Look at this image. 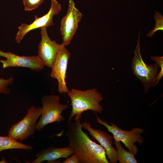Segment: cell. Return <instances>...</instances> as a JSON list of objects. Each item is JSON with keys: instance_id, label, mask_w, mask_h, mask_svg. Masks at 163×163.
Returning a JSON list of instances; mask_svg holds the SVG:
<instances>
[{"instance_id": "cell-2", "label": "cell", "mask_w": 163, "mask_h": 163, "mask_svg": "<svg viewBox=\"0 0 163 163\" xmlns=\"http://www.w3.org/2000/svg\"><path fill=\"white\" fill-rule=\"evenodd\" d=\"M67 94L71 100L72 106L67 122L71 121L74 117L75 120H80L82 113L88 110L97 113H102L103 108L100 103L103 98L97 89L82 91L72 88Z\"/></svg>"}, {"instance_id": "cell-10", "label": "cell", "mask_w": 163, "mask_h": 163, "mask_svg": "<svg viewBox=\"0 0 163 163\" xmlns=\"http://www.w3.org/2000/svg\"><path fill=\"white\" fill-rule=\"evenodd\" d=\"M59 51L50 74L51 77L56 79L58 82V91L59 93H67L69 90L65 81L66 73L70 53L62 45Z\"/></svg>"}, {"instance_id": "cell-16", "label": "cell", "mask_w": 163, "mask_h": 163, "mask_svg": "<svg viewBox=\"0 0 163 163\" xmlns=\"http://www.w3.org/2000/svg\"><path fill=\"white\" fill-rule=\"evenodd\" d=\"M154 15L155 25L154 28L147 35V36L152 37L154 33L158 30H163V16L160 13L155 11Z\"/></svg>"}, {"instance_id": "cell-9", "label": "cell", "mask_w": 163, "mask_h": 163, "mask_svg": "<svg viewBox=\"0 0 163 163\" xmlns=\"http://www.w3.org/2000/svg\"><path fill=\"white\" fill-rule=\"evenodd\" d=\"M0 56L6 58L5 60L0 59V63L4 69L10 67H22L39 72L42 70L45 66L38 55L19 56L10 52H5L0 50Z\"/></svg>"}, {"instance_id": "cell-1", "label": "cell", "mask_w": 163, "mask_h": 163, "mask_svg": "<svg viewBox=\"0 0 163 163\" xmlns=\"http://www.w3.org/2000/svg\"><path fill=\"white\" fill-rule=\"evenodd\" d=\"M80 120L67 122L65 132L69 146L78 155L79 163H109L105 150L82 130Z\"/></svg>"}, {"instance_id": "cell-14", "label": "cell", "mask_w": 163, "mask_h": 163, "mask_svg": "<svg viewBox=\"0 0 163 163\" xmlns=\"http://www.w3.org/2000/svg\"><path fill=\"white\" fill-rule=\"evenodd\" d=\"M14 149H21L28 150H32L33 147L18 142L8 136H0V152L6 150Z\"/></svg>"}, {"instance_id": "cell-19", "label": "cell", "mask_w": 163, "mask_h": 163, "mask_svg": "<svg viewBox=\"0 0 163 163\" xmlns=\"http://www.w3.org/2000/svg\"><path fill=\"white\" fill-rule=\"evenodd\" d=\"M62 163H79V158L78 154L75 152L69 157L66 158Z\"/></svg>"}, {"instance_id": "cell-17", "label": "cell", "mask_w": 163, "mask_h": 163, "mask_svg": "<svg viewBox=\"0 0 163 163\" xmlns=\"http://www.w3.org/2000/svg\"><path fill=\"white\" fill-rule=\"evenodd\" d=\"M14 81V78L12 77L7 79L0 78V94H9L11 92V90L8 86L12 84Z\"/></svg>"}, {"instance_id": "cell-6", "label": "cell", "mask_w": 163, "mask_h": 163, "mask_svg": "<svg viewBox=\"0 0 163 163\" xmlns=\"http://www.w3.org/2000/svg\"><path fill=\"white\" fill-rule=\"evenodd\" d=\"M94 113L96 116L97 123L106 127L108 131L113 135V137L122 142L129 152L135 155L137 154L138 149L134 143L138 142L140 145L143 143L144 138L141 135L144 132L143 129L134 127L131 131L124 130L113 123H110L111 125H109L107 121H102Z\"/></svg>"}, {"instance_id": "cell-11", "label": "cell", "mask_w": 163, "mask_h": 163, "mask_svg": "<svg viewBox=\"0 0 163 163\" xmlns=\"http://www.w3.org/2000/svg\"><path fill=\"white\" fill-rule=\"evenodd\" d=\"M46 28L43 27L40 28L41 40L38 46V56L45 66L52 68L62 45L58 44L54 40H51L47 33Z\"/></svg>"}, {"instance_id": "cell-18", "label": "cell", "mask_w": 163, "mask_h": 163, "mask_svg": "<svg viewBox=\"0 0 163 163\" xmlns=\"http://www.w3.org/2000/svg\"><path fill=\"white\" fill-rule=\"evenodd\" d=\"M45 0H22L23 3L25 11H31L42 4Z\"/></svg>"}, {"instance_id": "cell-13", "label": "cell", "mask_w": 163, "mask_h": 163, "mask_svg": "<svg viewBox=\"0 0 163 163\" xmlns=\"http://www.w3.org/2000/svg\"><path fill=\"white\" fill-rule=\"evenodd\" d=\"M69 146L58 148L50 146L46 149L41 150L37 155L36 159L31 163H41L44 161L50 162L60 158H67L75 153Z\"/></svg>"}, {"instance_id": "cell-12", "label": "cell", "mask_w": 163, "mask_h": 163, "mask_svg": "<svg viewBox=\"0 0 163 163\" xmlns=\"http://www.w3.org/2000/svg\"><path fill=\"white\" fill-rule=\"evenodd\" d=\"M81 125L82 128L87 130L92 137L99 142L104 149L110 162L117 163V151L113 146V137L104 131L93 129L89 123L85 122L81 123Z\"/></svg>"}, {"instance_id": "cell-4", "label": "cell", "mask_w": 163, "mask_h": 163, "mask_svg": "<svg viewBox=\"0 0 163 163\" xmlns=\"http://www.w3.org/2000/svg\"><path fill=\"white\" fill-rule=\"evenodd\" d=\"M41 103L42 113L37 123L36 130L40 132L49 123L55 122L60 123L65 120L66 118L62 115V113L69 106L60 103V97L59 95H44L42 98Z\"/></svg>"}, {"instance_id": "cell-7", "label": "cell", "mask_w": 163, "mask_h": 163, "mask_svg": "<svg viewBox=\"0 0 163 163\" xmlns=\"http://www.w3.org/2000/svg\"><path fill=\"white\" fill-rule=\"evenodd\" d=\"M82 14L75 6L73 0H69L66 14L62 19L60 30L63 42L61 44L65 46L70 43L81 21Z\"/></svg>"}, {"instance_id": "cell-15", "label": "cell", "mask_w": 163, "mask_h": 163, "mask_svg": "<svg viewBox=\"0 0 163 163\" xmlns=\"http://www.w3.org/2000/svg\"><path fill=\"white\" fill-rule=\"evenodd\" d=\"M117 149L118 161L119 163H137L135 155L126 151L122 146L120 141L113 137Z\"/></svg>"}, {"instance_id": "cell-8", "label": "cell", "mask_w": 163, "mask_h": 163, "mask_svg": "<svg viewBox=\"0 0 163 163\" xmlns=\"http://www.w3.org/2000/svg\"><path fill=\"white\" fill-rule=\"evenodd\" d=\"M61 5L56 0H51L50 8L48 12L44 16L38 18L35 16L34 21L30 24L22 23L18 27V30L15 38V42L20 43L25 35L32 30L43 27L54 25L53 18L61 11Z\"/></svg>"}, {"instance_id": "cell-5", "label": "cell", "mask_w": 163, "mask_h": 163, "mask_svg": "<svg viewBox=\"0 0 163 163\" xmlns=\"http://www.w3.org/2000/svg\"><path fill=\"white\" fill-rule=\"evenodd\" d=\"M41 113V107H31L28 109L26 114L22 120L12 125L8 136L16 140L22 141L33 135L36 130L37 120Z\"/></svg>"}, {"instance_id": "cell-3", "label": "cell", "mask_w": 163, "mask_h": 163, "mask_svg": "<svg viewBox=\"0 0 163 163\" xmlns=\"http://www.w3.org/2000/svg\"><path fill=\"white\" fill-rule=\"evenodd\" d=\"M140 31L137 44L135 54L131 62V68L134 75L142 83L145 93H147L149 89L154 87L156 77L158 73L159 66L156 62L151 65L146 64L143 61L140 53Z\"/></svg>"}]
</instances>
